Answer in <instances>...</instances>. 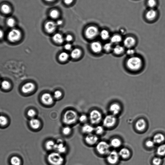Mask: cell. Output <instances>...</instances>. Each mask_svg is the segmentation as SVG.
<instances>
[{"instance_id": "cell-1", "label": "cell", "mask_w": 165, "mask_h": 165, "mask_svg": "<svg viewBox=\"0 0 165 165\" xmlns=\"http://www.w3.org/2000/svg\"><path fill=\"white\" fill-rule=\"evenodd\" d=\"M78 114L75 111L69 109L66 111L63 117V121L67 125L75 124L78 120Z\"/></svg>"}, {"instance_id": "cell-2", "label": "cell", "mask_w": 165, "mask_h": 165, "mask_svg": "<svg viewBox=\"0 0 165 165\" xmlns=\"http://www.w3.org/2000/svg\"><path fill=\"white\" fill-rule=\"evenodd\" d=\"M126 65L131 71H137L141 68L143 65L142 60L139 57L132 56L128 60Z\"/></svg>"}, {"instance_id": "cell-3", "label": "cell", "mask_w": 165, "mask_h": 165, "mask_svg": "<svg viewBox=\"0 0 165 165\" xmlns=\"http://www.w3.org/2000/svg\"><path fill=\"white\" fill-rule=\"evenodd\" d=\"M47 162L50 165H63L65 159L61 154L57 152H52L48 155Z\"/></svg>"}, {"instance_id": "cell-4", "label": "cell", "mask_w": 165, "mask_h": 165, "mask_svg": "<svg viewBox=\"0 0 165 165\" xmlns=\"http://www.w3.org/2000/svg\"><path fill=\"white\" fill-rule=\"evenodd\" d=\"M100 31L98 27L94 25H90L87 26L85 30V35L89 40L93 39L99 35Z\"/></svg>"}, {"instance_id": "cell-5", "label": "cell", "mask_w": 165, "mask_h": 165, "mask_svg": "<svg viewBox=\"0 0 165 165\" xmlns=\"http://www.w3.org/2000/svg\"><path fill=\"white\" fill-rule=\"evenodd\" d=\"M110 145L105 141H101L97 144L96 149L97 152L101 155H108L110 152Z\"/></svg>"}, {"instance_id": "cell-6", "label": "cell", "mask_w": 165, "mask_h": 165, "mask_svg": "<svg viewBox=\"0 0 165 165\" xmlns=\"http://www.w3.org/2000/svg\"><path fill=\"white\" fill-rule=\"evenodd\" d=\"M22 37V33L18 29L13 28L8 33V40L15 43L20 40Z\"/></svg>"}, {"instance_id": "cell-7", "label": "cell", "mask_w": 165, "mask_h": 165, "mask_svg": "<svg viewBox=\"0 0 165 165\" xmlns=\"http://www.w3.org/2000/svg\"><path fill=\"white\" fill-rule=\"evenodd\" d=\"M102 118V115L100 112L98 110H92L89 114V119L91 123L97 125L99 123Z\"/></svg>"}, {"instance_id": "cell-8", "label": "cell", "mask_w": 165, "mask_h": 165, "mask_svg": "<svg viewBox=\"0 0 165 165\" xmlns=\"http://www.w3.org/2000/svg\"><path fill=\"white\" fill-rule=\"evenodd\" d=\"M57 27L56 21L51 19L46 21L44 24V30L48 34L54 33L57 30Z\"/></svg>"}, {"instance_id": "cell-9", "label": "cell", "mask_w": 165, "mask_h": 165, "mask_svg": "<svg viewBox=\"0 0 165 165\" xmlns=\"http://www.w3.org/2000/svg\"><path fill=\"white\" fill-rule=\"evenodd\" d=\"M117 119L115 115H108L105 116L103 120V124L105 127L109 128H112L116 123Z\"/></svg>"}, {"instance_id": "cell-10", "label": "cell", "mask_w": 165, "mask_h": 165, "mask_svg": "<svg viewBox=\"0 0 165 165\" xmlns=\"http://www.w3.org/2000/svg\"><path fill=\"white\" fill-rule=\"evenodd\" d=\"M119 157L118 153L113 150L110 152L106 158L107 161L110 164L114 165L118 162Z\"/></svg>"}, {"instance_id": "cell-11", "label": "cell", "mask_w": 165, "mask_h": 165, "mask_svg": "<svg viewBox=\"0 0 165 165\" xmlns=\"http://www.w3.org/2000/svg\"><path fill=\"white\" fill-rule=\"evenodd\" d=\"M55 150L56 152L61 154L65 153L66 151L67 147L63 141L60 139L56 142Z\"/></svg>"}, {"instance_id": "cell-12", "label": "cell", "mask_w": 165, "mask_h": 165, "mask_svg": "<svg viewBox=\"0 0 165 165\" xmlns=\"http://www.w3.org/2000/svg\"><path fill=\"white\" fill-rule=\"evenodd\" d=\"M158 12L154 9L150 8L145 14V17L148 21H154L157 17Z\"/></svg>"}, {"instance_id": "cell-13", "label": "cell", "mask_w": 165, "mask_h": 165, "mask_svg": "<svg viewBox=\"0 0 165 165\" xmlns=\"http://www.w3.org/2000/svg\"><path fill=\"white\" fill-rule=\"evenodd\" d=\"M98 140V136L92 133L87 134L85 138V141L86 143L90 145L96 144Z\"/></svg>"}, {"instance_id": "cell-14", "label": "cell", "mask_w": 165, "mask_h": 165, "mask_svg": "<svg viewBox=\"0 0 165 165\" xmlns=\"http://www.w3.org/2000/svg\"><path fill=\"white\" fill-rule=\"evenodd\" d=\"M54 97L50 93H45L42 95L41 100L43 104L49 105H52L54 103Z\"/></svg>"}, {"instance_id": "cell-15", "label": "cell", "mask_w": 165, "mask_h": 165, "mask_svg": "<svg viewBox=\"0 0 165 165\" xmlns=\"http://www.w3.org/2000/svg\"><path fill=\"white\" fill-rule=\"evenodd\" d=\"M123 43L124 46L129 49L132 48L135 45L136 40L134 37L128 36L125 39Z\"/></svg>"}, {"instance_id": "cell-16", "label": "cell", "mask_w": 165, "mask_h": 165, "mask_svg": "<svg viewBox=\"0 0 165 165\" xmlns=\"http://www.w3.org/2000/svg\"><path fill=\"white\" fill-rule=\"evenodd\" d=\"M35 88L34 84L31 82H28L23 85L22 87L21 91L23 93L28 94L31 93Z\"/></svg>"}, {"instance_id": "cell-17", "label": "cell", "mask_w": 165, "mask_h": 165, "mask_svg": "<svg viewBox=\"0 0 165 165\" xmlns=\"http://www.w3.org/2000/svg\"><path fill=\"white\" fill-rule=\"evenodd\" d=\"M61 14L59 10L56 8L51 9L48 13V15L50 19L54 21L60 18Z\"/></svg>"}, {"instance_id": "cell-18", "label": "cell", "mask_w": 165, "mask_h": 165, "mask_svg": "<svg viewBox=\"0 0 165 165\" xmlns=\"http://www.w3.org/2000/svg\"><path fill=\"white\" fill-rule=\"evenodd\" d=\"M91 48L92 50L96 53H100L103 49V47L99 41H94L91 43Z\"/></svg>"}, {"instance_id": "cell-19", "label": "cell", "mask_w": 165, "mask_h": 165, "mask_svg": "<svg viewBox=\"0 0 165 165\" xmlns=\"http://www.w3.org/2000/svg\"><path fill=\"white\" fill-rule=\"evenodd\" d=\"M121 108L119 104L114 103L112 104L109 107V110L112 115H117L120 113Z\"/></svg>"}, {"instance_id": "cell-20", "label": "cell", "mask_w": 165, "mask_h": 165, "mask_svg": "<svg viewBox=\"0 0 165 165\" xmlns=\"http://www.w3.org/2000/svg\"><path fill=\"white\" fill-rule=\"evenodd\" d=\"M147 123L143 119H140L137 121L135 123V128L139 131H142L146 128Z\"/></svg>"}, {"instance_id": "cell-21", "label": "cell", "mask_w": 165, "mask_h": 165, "mask_svg": "<svg viewBox=\"0 0 165 165\" xmlns=\"http://www.w3.org/2000/svg\"><path fill=\"white\" fill-rule=\"evenodd\" d=\"M29 124L31 128L34 130H37L39 128L41 125L40 121L35 118H31L29 122Z\"/></svg>"}, {"instance_id": "cell-22", "label": "cell", "mask_w": 165, "mask_h": 165, "mask_svg": "<svg viewBox=\"0 0 165 165\" xmlns=\"http://www.w3.org/2000/svg\"><path fill=\"white\" fill-rule=\"evenodd\" d=\"M95 128L93 126L89 124H84L81 128L82 131L87 134H91L94 131Z\"/></svg>"}, {"instance_id": "cell-23", "label": "cell", "mask_w": 165, "mask_h": 165, "mask_svg": "<svg viewBox=\"0 0 165 165\" xmlns=\"http://www.w3.org/2000/svg\"><path fill=\"white\" fill-rule=\"evenodd\" d=\"M165 140L164 135L162 134L159 133L154 136L153 140L155 144H160L163 143Z\"/></svg>"}, {"instance_id": "cell-24", "label": "cell", "mask_w": 165, "mask_h": 165, "mask_svg": "<svg viewBox=\"0 0 165 165\" xmlns=\"http://www.w3.org/2000/svg\"><path fill=\"white\" fill-rule=\"evenodd\" d=\"M52 40L56 43L61 44L64 42L65 38L61 34L57 33L53 35Z\"/></svg>"}, {"instance_id": "cell-25", "label": "cell", "mask_w": 165, "mask_h": 165, "mask_svg": "<svg viewBox=\"0 0 165 165\" xmlns=\"http://www.w3.org/2000/svg\"><path fill=\"white\" fill-rule=\"evenodd\" d=\"M118 153L120 157L125 159L128 158L130 156L129 150L126 148L121 149Z\"/></svg>"}, {"instance_id": "cell-26", "label": "cell", "mask_w": 165, "mask_h": 165, "mask_svg": "<svg viewBox=\"0 0 165 165\" xmlns=\"http://www.w3.org/2000/svg\"><path fill=\"white\" fill-rule=\"evenodd\" d=\"M110 42L113 44L118 45L122 40V38L121 36L119 34H115L110 38Z\"/></svg>"}, {"instance_id": "cell-27", "label": "cell", "mask_w": 165, "mask_h": 165, "mask_svg": "<svg viewBox=\"0 0 165 165\" xmlns=\"http://www.w3.org/2000/svg\"><path fill=\"white\" fill-rule=\"evenodd\" d=\"M113 51L114 54L116 55L122 54L125 51L124 47L119 45H116L113 47Z\"/></svg>"}, {"instance_id": "cell-28", "label": "cell", "mask_w": 165, "mask_h": 165, "mask_svg": "<svg viewBox=\"0 0 165 165\" xmlns=\"http://www.w3.org/2000/svg\"><path fill=\"white\" fill-rule=\"evenodd\" d=\"M122 144V142L119 138H115L111 140L110 146L114 148H118L120 147Z\"/></svg>"}, {"instance_id": "cell-29", "label": "cell", "mask_w": 165, "mask_h": 165, "mask_svg": "<svg viewBox=\"0 0 165 165\" xmlns=\"http://www.w3.org/2000/svg\"><path fill=\"white\" fill-rule=\"evenodd\" d=\"M56 142L52 140H48L45 144V147L48 151L55 150Z\"/></svg>"}, {"instance_id": "cell-30", "label": "cell", "mask_w": 165, "mask_h": 165, "mask_svg": "<svg viewBox=\"0 0 165 165\" xmlns=\"http://www.w3.org/2000/svg\"><path fill=\"white\" fill-rule=\"evenodd\" d=\"M1 11L4 14H8L11 11V8L8 4H3L1 7Z\"/></svg>"}, {"instance_id": "cell-31", "label": "cell", "mask_w": 165, "mask_h": 165, "mask_svg": "<svg viewBox=\"0 0 165 165\" xmlns=\"http://www.w3.org/2000/svg\"><path fill=\"white\" fill-rule=\"evenodd\" d=\"M99 35L102 39L103 40H108L110 37L109 32L105 29H104L100 31Z\"/></svg>"}, {"instance_id": "cell-32", "label": "cell", "mask_w": 165, "mask_h": 165, "mask_svg": "<svg viewBox=\"0 0 165 165\" xmlns=\"http://www.w3.org/2000/svg\"><path fill=\"white\" fill-rule=\"evenodd\" d=\"M81 54V51L78 48L72 50L70 53V56L72 59H76L79 58Z\"/></svg>"}, {"instance_id": "cell-33", "label": "cell", "mask_w": 165, "mask_h": 165, "mask_svg": "<svg viewBox=\"0 0 165 165\" xmlns=\"http://www.w3.org/2000/svg\"><path fill=\"white\" fill-rule=\"evenodd\" d=\"M157 152L159 156H165V144L160 145L157 148Z\"/></svg>"}, {"instance_id": "cell-34", "label": "cell", "mask_w": 165, "mask_h": 165, "mask_svg": "<svg viewBox=\"0 0 165 165\" xmlns=\"http://www.w3.org/2000/svg\"><path fill=\"white\" fill-rule=\"evenodd\" d=\"M11 165H21V160L17 156L13 157L11 159Z\"/></svg>"}, {"instance_id": "cell-35", "label": "cell", "mask_w": 165, "mask_h": 165, "mask_svg": "<svg viewBox=\"0 0 165 165\" xmlns=\"http://www.w3.org/2000/svg\"><path fill=\"white\" fill-rule=\"evenodd\" d=\"M7 26L11 28H13L15 26L16 24V22L14 18H10L7 19L6 21Z\"/></svg>"}, {"instance_id": "cell-36", "label": "cell", "mask_w": 165, "mask_h": 165, "mask_svg": "<svg viewBox=\"0 0 165 165\" xmlns=\"http://www.w3.org/2000/svg\"><path fill=\"white\" fill-rule=\"evenodd\" d=\"M69 55L66 52H62L60 53L59 56V60L61 61L64 62L69 59Z\"/></svg>"}, {"instance_id": "cell-37", "label": "cell", "mask_w": 165, "mask_h": 165, "mask_svg": "<svg viewBox=\"0 0 165 165\" xmlns=\"http://www.w3.org/2000/svg\"><path fill=\"white\" fill-rule=\"evenodd\" d=\"M72 132V129L69 126L67 125L63 128L62 133L65 135H69Z\"/></svg>"}, {"instance_id": "cell-38", "label": "cell", "mask_w": 165, "mask_h": 165, "mask_svg": "<svg viewBox=\"0 0 165 165\" xmlns=\"http://www.w3.org/2000/svg\"><path fill=\"white\" fill-rule=\"evenodd\" d=\"M94 132L97 135H100L102 134L104 132V129L102 126H97L95 128Z\"/></svg>"}, {"instance_id": "cell-39", "label": "cell", "mask_w": 165, "mask_h": 165, "mask_svg": "<svg viewBox=\"0 0 165 165\" xmlns=\"http://www.w3.org/2000/svg\"><path fill=\"white\" fill-rule=\"evenodd\" d=\"M113 44L111 42L105 44L103 47L104 50L106 52H109L113 51Z\"/></svg>"}, {"instance_id": "cell-40", "label": "cell", "mask_w": 165, "mask_h": 165, "mask_svg": "<svg viewBox=\"0 0 165 165\" xmlns=\"http://www.w3.org/2000/svg\"><path fill=\"white\" fill-rule=\"evenodd\" d=\"M147 4L150 8L154 9L157 6V0H148Z\"/></svg>"}, {"instance_id": "cell-41", "label": "cell", "mask_w": 165, "mask_h": 165, "mask_svg": "<svg viewBox=\"0 0 165 165\" xmlns=\"http://www.w3.org/2000/svg\"><path fill=\"white\" fill-rule=\"evenodd\" d=\"M8 123V118L3 115H0V126H5L7 125Z\"/></svg>"}, {"instance_id": "cell-42", "label": "cell", "mask_w": 165, "mask_h": 165, "mask_svg": "<svg viewBox=\"0 0 165 165\" xmlns=\"http://www.w3.org/2000/svg\"><path fill=\"white\" fill-rule=\"evenodd\" d=\"M1 86L3 89L7 90L10 88L11 84L8 81L4 80L2 82Z\"/></svg>"}, {"instance_id": "cell-43", "label": "cell", "mask_w": 165, "mask_h": 165, "mask_svg": "<svg viewBox=\"0 0 165 165\" xmlns=\"http://www.w3.org/2000/svg\"><path fill=\"white\" fill-rule=\"evenodd\" d=\"M88 118L85 114L81 115L79 117L78 120L82 123H85L88 120Z\"/></svg>"}, {"instance_id": "cell-44", "label": "cell", "mask_w": 165, "mask_h": 165, "mask_svg": "<svg viewBox=\"0 0 165 165\" xmlns=\"http://www.w3.org/2000/svg\"><path fill=\"white\" fill-rule=\"evenodd\" d=\"M36 114V112L33 109L29 110L27 112L28 115L31 118H35Z\"/></svg>"}, {"instance_id": "cell-45", "label": "cell", "mask_w": 165, "mask_h": 165, "mask_svg": "<svg viewBox=\"0 0 165 165\" xmlns=\"http://www.w3.org/2000/svg\"><path fill=\"white\" fill-rule=\"evenodd\" d=\"M162 161V159L159 157L154 158L152 161L154 165H160Z\"/></svg>"}, {"instance_id": "cell-46", "label": "cell", "mask_w": 165, "mask_h": 165, "mask_svg": "<svg viewBox=\"0 0 165 165\" xmlns=\"http://www.w3.org/2000/svg\"><path fill=\"white\" fill-rule=\"evenodd\" d=\"M155 144L153 141L152 140H147L145 143L146 147L149 148L153 147L154 146Z\"/></svg>"}, {"instance_id": "cell-47", "label": "cell", "mask_w": 165, "mask_h": 165, "mask_svg": "<svg viewBox=\"0 0 165 165\" xmlns=\"http://www.w3.org/2000/svg\"><path fill=\"white\" fill-rule=\"evenodd\" d=\"M62 95V92L59 90H57L55 92L54 94V98L56 99H59L61 98Z\"/></svg>"}, {"instance_id": "cell-48", "label": "cell", "mask_w": 165, "mask_h": 165, "mask_svg": "<svg viewBox=\"0 0 165 165\" xmlns=\"http://www.w3.org/2000/svg\"><path fill=\"white\" fill-rule=\"evenodd\" d=\"M56 24L57 27H61L64 25V21L62 19L59 18L56 20Z\"/></svg>"}, {"instance_id": "cell-49", "label": "cell", "mask_w": 165, "mask_h": 165, "mask_svg": "<svg viewBox=\"0 0 165 165\" xmlns=\"http://www.w3.org/2000/svg\"><path fill=\"white\" fill-rule=\"evenodd\" d=\"M135 53V51L132 48H129L126 51L127 54L128 56H130L131 57L133 56L134 55Z\"/></svg>"}, {"instance_id": "cell-50", "label": "cell", "mask_w": 165, "mask_h": 165, "mask_svg": "<svg viewBox=\"0 0 165 165\" xmlns=\"http://www.w3.org/2000/svg\"><path fill=\"white\" fill-rule=\"evenodd\" d=\"M75 0H63L64 3L67 6H70L73 4Z\"/></svg>"}, {"instance_id": "cell-51", "label": "cell", "mask_w": 165, "mask_h": 165, "mask_svg": "<svg viewBox=\"0 0 165 165\" xmlns=\"http://www.w3.org/2000/svg\"><path fill=\"white\" fill-rule=\"evenodd\" d=\"M73 37L71 34H67L65 38V40L67 42H70L73 40Z\"/></svg>"}, {"instance_id": "cell-52", "label": "cell", "mask_w": 165, "mask_h": 165, "mask_svg": "<svg viewBox=\"0 0 165 165\" xmlns=\"http://www.w3.org/2000/svg\"><path fill=\"white\" fill-rule=\"evenodd\" d=\"M64 48L66 50H70L72 49V46L70 44L67 43L65 45Z\"/></svg>"}, {"instance_id": "cell-53", "label": "cell", "mask_w": 165, "mask_h": 165, "mask_svg": "<svg viewBox=\"0 0 165 165\" xmlns=\"http://www.w3.org/2000/svg\"><path fill=\"white\" fill-rule=\"evenodd\" d=\"M57 0H44L45 2L48 3H51L55 2Z\"/></svg>"}, {"instance_id": "cell-54", "label": "cell", "mask_w": 165, "mask_h": 165, "mask_svg": "<svg viewBox=\"0 0 165 165\" xmlns=\"http://www.w3.org/2000/svg\"><path fill=\"white\" fill-rule=\"evenodd\" d=\"M4 33L3 31L0 30V39H1L4 37Z\"/></svg>"}]
</instances>
